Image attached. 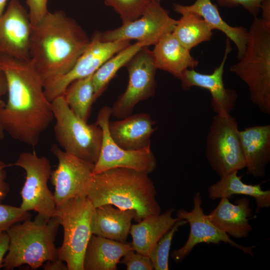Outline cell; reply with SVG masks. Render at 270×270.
<instances>
[{
	"instance_id": "obj_3",
	"label": "cell",
	"mask_w": 270,
	"mask_h": 270,
	"mask_svg": "<svg viewBox=\"0 0 270 270\" xmlns=\"http://www.w3.org/2000/svg\"><path fill=\"white\" fill-rule=\"evenodd\" d=\"M154 184L146 172L117 168L94 174L88 198L94 207L111 204L136 212L137 222L161 213Z\"/></svg>"
},
{
	"instance_id": "obj_9",
	"label": "cell",
	"mask_w": 270,
	"mask_h": 270,
	"mask_svg": "<svg viewBox=\"0 0 270 270\" xmlns=\"http://www.w3.org/2000/svg\"><path fill=\"white\" fill-rule=\"evenodd\" d=\"M12 166L21 168L26 172L20 208L27 212L34 210L46 218L54 217L56 206L48 185L52 172L48 158L38 156L34 150L24 152L14 163L8 164V167Z\"/></svg>"
},
{
	"instance_id": "obj_40",
	"label": "cell",
	"mask_w": 270,
	"mask_h": 270,
	"mask_svg": "<svg viewBox=\"0 0 270 270\" xmlns=\"http://www.w3.org/2000/svg\"><path fill=\"white\" fill-rule=\"evenodd\" d=\"M260 10L262 11L261 19L266 25L270 26V0H264Z\"/></svg>"
},
{
	"instance_id": "obj_38",
	"label": "cell",
	"mask_w": 270,
	"mask_h": 270,
	"mask_svg": "<svg viewBox=\"0 0 270 270\" xmlns=\"http://www.w3.org/2000/svg\"><path fill=\"white\" fill-rule=\"evenodd\" d=\"M10 239L6 232H0V268L3 267L4 260L9 248Z\"/></svg>"
},
{
	"instance_id": "obj_16",
	"label": "cell",
	"mask_w": 270,
	"mask_h": 270,
	"mask_svg": "<svg viewBox=\"0 0 270 270\" xmlns=\"http://www.w3.org/2000/svg\"><path fill=\"white\" fill-rule=\"evenodd\" d=\"M32 26L28 12L18 0H9L0 16V54L30 60Z\"/></svg>"
},
{
	"instance_id": "obj_39",
	"label": "cell",
	"mask_w": 270,
	"mask_h": 270,
	"mask_svg": "<svg viewBox=\"0 0 270 270\" xmlns=\"http://www.w3.org/2000/svg\"><path fill=\"white\" fill-rule=\"evenodd\" d=\"M64 262L58 258L54 261L46 262L42 266L45 270H68L66 264Z\"/></svg>"
},
{
	"instance_id": "obj_13",
	"label": "cell",
	"mask_w": 270,
	"mask_h": 270,
	"mask_svg": "<svg viewBox=\"0 0 270 270\" xmlns=\"http://www.w3.org/2000/svg\"><path fill=\"white\" fill-rule=\"evenodd\" d=\"M50 151L58 162L50 177L56 206L72 198L87 196L94 164L64 152L56 144L52 146Z\"/></svg>"
},
{
	"instance_id": "obj_1",
	"label": "cell",
	"mask_w": 270,
	"mask_h": 270,
	"mask_svg": "<svg viewBox=\"0 0 270 270\" xmlns=\"http://www.w3.org/2000/svg\"><path fill=\"white\" fill-rule=\"evenodd\" d=\"M7 81L8 100L0 110V124L12 138L34 147L54 119L44 82L30 60L0 54Z\"/></svg>"
},
{
	"instance_id": "obj_32",
	"label": "cell",
	"mask_w": 270,
	"mask_h": 270,
	"mask_svg": "<svg viewBox=\"0 0 270 270\" xmlns=\"http://www.w3.org/2000/svg\"><path fill=\"white\" fill-rule=\"evenodd\" d=\"M31 218L29 212L20 207L0 203V232L6 231L14 224Z\"/></svg>"
},
{
	"instance_id": "obj_12",
	"label": "cell",
	"mask_w": 270,
	"mask_h": 270,
	"mask_svg": "<svg viewBox=\"0 0 270 270\" xmlns=\"http://www.w3.org/2000/svg\"><path fill=\"white\" fill-rule=\"evenodd\" d=\"M130 42L103 41L100 32H96L72 69L66 74L44 84L47 98L51 102L56 98L62 96L68 85L74 80L92 75L107 60L130 45Z\"/></svg>"
},
{
	"instance_id": "obj_17",
	"label": "cell",
	"mask_w": 270,
	"mask_h": 270,
	"mask_svg": "<svg viewBox=\"0 0 270 270\" xmlns=\"http://www.w3.org/2000/svg\"><path fill=\"white\" fill-rule=\"evenodd\" d=\"M232 50L230 40L227 38L222 60L212 72L202 74L194 68H188L184 72L180 80L182 88L184 90H188L193 87L208 90L212 96V108L217 114H230L238 98L236 92L226 88L223 80L225 64Z\"/></svg>"
},
{
	"instance_id": "obj_42",
	"label": "cell",
	"mask_w": 270,
	"mask_h": 270,
	"mask_svg": "<svg viewBox=\"0 0 270 270\" xmlns=\"http://www.w3.org/2000/svg\"><path fill=\"white\" fill-rule=\"evenodd\" d=\"M152 1L160 3L162 0H151Z\"/></svg>"
},
{
	"instance_id": "obj_27",
	"label": "cell",
	"mask_w": 270,
	"mask_h": 270,
	"mask_svg": "<svg viewBox=\"0 0 270 270\" xmlns=\"http://www.w3.org/2000/svg\"><path fill=\"white\" fill-rule=\"evenodd\" d=\"M180 18L172 32L177 40L190 50L200 44L209 41L212 36V28L199 15L182 12Z\"/></svg>"
},
{
	"instance_id": "obj_2",
	"label": "cell",
	"mask_w": 270,
	"mask_h": 270,
	"mask_svg": "<svg viewBox=\"0 0 270 270\" xmlns=\"http://www.w3.org/2000/svg\"><path fill=\"white\" fill-rule=\"evenodd\" d=\"M82 27L62 10L32 26L30 61L44 84L69 72L90 43Z\"/></svg>"
},
{
	"instance_id": "obj_24",
	"label": "cell",
	"mask_w": 270,
	"mask_h": 270,
	"mask_svg": "<svg viewBox=\"0 0 270 270\" xmlns=\"http://www.w3.org/2000/svg\"><path fill=\"white\" fill-rule=\"evenodd\" d=\"M173 10L180 14L182 12L195 13L200 16L213 30L223 32L232 41L238 50V58L244 54L247 42L248 30L242 26H232L221 17L217 6L210 0H196L190 5L174 4Z\"/></svg>"
},
{
	"instance_id": "obj_35",
	"label": "cell",
	"mask_w": 270,
	"mask_h": 270,
	"mask_svg": "<svg viewBox=\"0 0 270 270\" xmlns=\"http://www.w3.org/2000/svg\"><path fill=\"white\" fill-rule=\"evenodd\" d=\"M220 6L232 8L242 6L250 14L256 17L260 11V6L264 0H216Z\"/></svg>"
},
{
	"instance_id": "obj_15",
	"label": "cell",
	"mask_w": 270,
	"mask_h": 270,
	"mask_svg": "<svg viewBox=\"0 0 270 270\" xmlns=\"http://www.w3.org/2000/svg\"><path fill=\"white\" fill-rule=\"evenodd\" d=\"M193 202L194 208L192 210L180 209L176 212L177 217L186 220L187 223L189 224L190 230L184 245L173 250L171 256L175 262H182L191 252L195 246L201 243L218 244L222 242L253 256L254 246H246L236 243L208 218L202 206V198L200 192L196 193Z\"/></svg>"
},
{
	"instance_id": "obj_21",
	"label": "cell",
	"mask_w": 270,
	"mask_h": 270,
	"mask_svg": "<svg viewBox=\"0 0 270 270\" xmlns=\"http://www.w3.org/2000/svg\"><path fill=\"white\" fill-rule=\"evenodd\" d=\"M152 52L157 70L168 72L180 80L185 70L194 68L199 64L172 32L164 36L154 45Z\"/></svg>"
},
{
	"instance_id": "obj_10",
	"label": "cell",
	"mask_w": 270,
	"mask_h": 270,
	"mask_svg": "<svg viewBox=\"0 0 270 270\" xmlns=\"http://www.w3.org/2000/svg\"><path fill=\"white\" fill-rule=\"evenodd\" d=\"M128 74L126 90L112 108V116L121 119L131 114L140 102L154 96L156 82V67L152 50L142 48L125 66Z\"/></svg>"
},
{
	"instance_id": "obj_31",
	"label": "cell",
	"mask_w": 270,
	"mask_h": 270,
	"mask_svg": "<svg viewBox=\"0 0 270 270\" xmlns=\"http://www.w3.org/2000/svg\"><path fill=\"white\" fill-rule=\"evenodd\" d=\"M107 6L112 8L120 16L122 24L140 17L151 0H104Z\"/></svg>"
},
{
	"instance_id": "obj_41",
	"label": "cell",
	"mask_w": 270,
	"mask_h": 270,
	"mask_svg": "<svg viewBox=\"0 0 270 270\" xmlns=\"http://www.w3.org/2000/svg\"><path fill=\"white\" fill-rule=\"evenodd\" d=\"M9 0H0V16L4 12Z\"/></svg>"
},
{
	"instance_id": "obj_18",
	"label": "cell",
	"mask_w": 270,
	"mask_h": 270,
	"mask_svg": "<svg viewBox=\"0 0 270 270\" xmlns=\"http://www.w3.org/2000/svg\"><path fill=\"white\" fill-rule=\"evenodd\" d=\"M109 122L108 130L113 140L121 148L138 150L150 146V138L156 130V122L146 113L129 115Z\"/></svg>"
},
{
	"instance_id": "obj_11",
	"label": "cell",
	"mask_w": 270,
	"mask_h": 270,
	"mask_svg": "<svg viewBox=\"0 0 270 270\" xmlns=\"http://www.w3.org/2000/svg\"><path fill=\"white\" fill-rule=\"evenodd\" d=\"M111 107L103 106L98 112L96 123L102 130L100 154L94 164V174L117 168L133 169L147 173L156 168V160L150 146L138 150H125L113 140L108 130Z\"/></svg>"
},
{
	"instance_id": "obj_7",
	"label": "cell",
	"mask_w": 270,
	"mask_h": 270,
	"mask_svg": "<svg viewBox=\"0 0 270 270\" xmlns=\"http://www.w3.org/2000/svg\"><path fill=\"white\" fill-rule=\"evenodd\" d=\"M54 137L64 152L94 164L100 152L102 130L96 122L88 124L70 108L63 96L52 102Z\"/></svg>"
},
{
	"instance_id": "obj_20",
	"label": "cell",
	"mask_w": 270,
	"mask_h": 270,
	"mask_svg": "<svg viewBox=\"0 0 270 270\" xmlns=\"http://www.w3.org/2000/svg\"><path fill=\"white\" fill-rule=\"evenodd\" d=\"M248 174L262 177L270 161V125L250 126L240 130Z\"/></svg>"
},
{
	"instance_id": "obj_4",
	"label": "cell",
	"mask_w": 270,
	"mask_h": 270,
	"mask_svg": "<svg viewBox=\"0 0 270 270\" xmlns=\"http://www.w3.org/2000/svg\"><path fill=\"white\" fill-rule=\"evenodd\" d=\"M60 226L55 217L48 219L38 214L34 220L10 226L6 231L10 244L2 268L12 270L27 264L35 270L58 258L54 242Z\"/></svg>"
},
{
	"instance_id": "obj_14",
	"label": "cell",
	"mask_w": 270,
	"mask_h": 270,
	"mask_svg": "<svg viewBox=\"0 0 270 270\" xmlns=\"http://www.w3.org/2000/svg\"><path fill=\"white\" fill-rule=\"evenodd\" d=\"M176 22L160 3L152 1L140 17L114 30L100 32V38L105 42L136 40L150 46L172 32Z\"/></svg>"
},
{
	"instance_id": "obj_30",
	"label": "cell",
	"mask_w": 270,
	"mask_h": 270,
	"mask_svg": "<svg viewBox=\"0 0 270 270\" xmlns=\"http://www.w3.org/2000/svg\"><path fill=\"white\" fill-rule=\"evenodd\" d=\"M186 224V220L180 218L157 242L149 256L154 270H168L170 251L174 234L179 228Z\"/></svg>"
},
{
	"instance_id": "obj_22",
	"label": "cell",
	"mask_w": 270,
	"mask_h": 270,
	"mask_svg": "<svg viewBox=\"0 0 270 270\" xmlns=\"http://www.w3.org/2000/svg\"><path fill=\"white\" fill-rule=\"evenodd\" d=\"M136 217L134 210H120L111 204L96 208L92 219V234L126 243Z\"/></svg>"
},
{
	"instance_id": "obj_19",
	"label": "cell",
	"mask_w": 270,
	"mask_h": 270,
	"mask_svg": "<svg viewBox=\"0 0 270 270\" xmlns=\"http://www.w3.org/2000/svg\"><path fill=\"white\" fill-rule=\"evenodd\" d=\"M220 199L217 206L206 215L208 218L229 236L236 238L248 236L252 230L249 222L252 214L249 200L242 198L232 204L228 198Z\"/></svg>"
},
{
	"instance_id": "obj_25",
	"label": "cell",
	"mask_w": 270,
	"mask_h": 270,
	"mask_svg": "<svg viewBox=\"0 0 270 270\" xmlns=\"http://www.w3.org/2000/svg\"><path fill=\"white\" fill-rule=\"evenodd\" d=\"M132 249L131 243L92 234L84 254V270H116L120 259Z\"/></svg>"
},
{
	"instance_id": "obj_26",
	"label": "cell",
	"mask_w": 270,
	"mask_h": 270,
	"mask_svg": "<svg viewBox=\"0 0 270 270\" xmlns=\"http://www.w3.org/2000/svg\"><path fill=\"white\" fill-rule=\"evenodd\" d=\"M238 171L220 178L218 181L208 188V194L212 200L222 198H230L234 194L252 197L256 205V212L270 206V191L263 190L260 184H248L244 182Z\"/></svg>"
},
{
	"instance_id": "obj_28",
	"label": "cell",
	"mask_w": 270,
	"mask_h": 270,
	"mask_svg": "<svg viewBox=\"0 0 270 270\" xmlns=\"http://www.w3.org/2000/svg\"><path fill=\"white\" fill-rule=\"evenodd\" d=\"M144 46V42H136L130 44L107 60L92 76L95 100L102 94L106 86L118 70Z\"/></svg>"
},
{
	"instance_id": "obj_36",
	"label": "cell",
	"mask_w": 270,
	"mask_h": 270,
	"mask_svg": "<svg viewBox=\"0 0 270 270\" xmlns=\"http://www.w3.org/2000/svg\"><path fill=\"white\" fill-rule=\"evenodd\" d=\"M8 167V164L0 160V203L6 198L10 190V184L6 182V169Z\"/></svg>"
},
{
	"instance_id": "obj_34",
	"label": "cell",
	"mask_w": 270,
	"mask_h": 270,
	"mask_svg": "<svg viewBox=\"0 0 270 270\" xmlns=\"http://www.w3.org/2000/svg\"><path fill=\"white\" fill-rule=\"evenodd\" d=\"M48 0H26L31 24L34 26L39 23L49 12Z\"/></svg>"
},
{
	"instance_id": "obj_8",
	"label": "cell",
	"mask_w": 270,
	"mask_h": 270,
	"mask_svg": "<svg viewBox=\"0 0 270 270\" xmlns=\"http://www.w3.org/2000/svg\"><path fill=\"white\" fill-rule=\"evenodd\" d=\"M238 127L230 114H216L212 118L206 137V156L220 178L245 168Z\"/></svg>"
},
{
	"instance_id": "obj_29",
	"label": "cell",
	"mask_w": 270,
	"mask_h": 270,
	"mask_svg": "<svg viewBox=\"0 0 270 270\" xmlns=\"http://www.w3.org/2000/svg\"><path fill=\"white\" fill-rule=\"evenodd\" d=\"M92 76L74 80L62 95L72 112L86 122L92 104L95 102Z\"/></svg>"
},
{
	"instance_id": "obj_33",
	"label": "cell",
	"mask_w": 270,
	"mask_h": 270,
	"mask_svg": "<svg viewBox=\"0 0 270 270\" xmlns=\"http://www.w3.org/2000/svg\"><path fill=\"white\" fill-rule=\"evenodd\" d=\"M120 263L126 266L127 270H152L150 256L134 251H128L120 259Z\"/></svg>"
},
{
	"instance_id": "obj_23",
	"label": "cell",
	"mask_w": 270,
	"mask_h": 270,
	"mask_svg": "<svg viewBox=\"0 0 270 270\" xmlns=\"http://www.w3.org/2000/svg\"><path fill=\"white\" fill-rule=\"evenodd\" d=\"M174 211V208H170L164 213L148 216L138 224H132L130 234L133 250L150 256L160 238L180 219L172 216Z\"/></svg>"
},
{
	"instance_id": "obj_5",
	"label": "cell",
	"mask_w": 270,
	"mask_h": 270,
	"mask_svg": "<svg viewBox=\"0 0 270 270\" xmlns=\"http://www.w3.org/2000/svg\"><path fill=\"white\" fill-rule=\"evenodd\" d=\"M230 71L247 86L250 98L259 110L270 114V26L254 17L249 30L246 48Z\"/></svg>"
},
{
	"instance_id": "obj_37",
	"label": "cell",
	"mask_w": 270,
	"mask_h": 270,
	"mask_svg": "<svg viewBox=\"0 0 270 270\" xmlns=\"http://www.w3.org/2000/svg\"><path fill=\"white\" fill-rule=\"evenodd\" d=\"M8 86L6 76L0 68V110L4 106L5 102L3 100V97L7 94ZM4 136V132L0 124V140H3Z\"/></svg>"
},
{
	"instance_id": "obj_6",
	"label": "cell",
	"mask_w": 270,
	"mask_h": 270,
	"mask_svg": "<svg viewBox=\"0 0 270 270\" xmlns=\"http://www.w3.org/2000/svg\"><path fill=\"white\" fill-rule=\"evenodd\" d=\"M94 207L87 196L71 198L56 206L54 216L64 229L58 258L68 270H84L85 252L92 236L91 223Z\"/></svg>"
}]
</instances>
